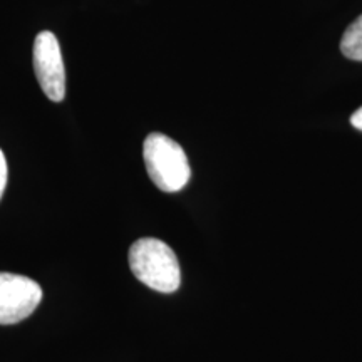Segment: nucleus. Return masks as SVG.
Here are the masks:
<instances>
[{
    "instance_id": "obj_1",
    "label": "nucleus",
    "mask_w": 362,
    "mask_h": 362,
    "mask_svg": "<svg viewBox=\"0 0 362 362\" xmlns=\"http://www.w3.org/2000/svg\"><path fill=\"white\" fill-rule=\"evenodd\" d=\"M129 267L139 282L161 293L180 288L181 270L175 252L158 238H139L129 248Z\"/></svg>"
},
{
    "instance_id": "obj_2",
    "label": "nucleus",
    "mask_w": 362,
    "mask_h": 362,
    "mask_svg": "<svg viewBox=\"0 0 362 362\" xmlns=\"http://www.w3.org/2000/svg\"><path fill=\"white\" fill-rule=\"evenodd\" d=\"M143 158L153 183L161 192L175 193L188 185L192 170L183 148L163 133H151L144 139Z\"/></svg>"
},
{
    "instance_id": "obj_3",
    "label": "nucleus",
    "mask_w": 362,
    "mask_h": 362,
    "mask_svg": "<svg viewBox=\"0 0 362 362\" xmlns=\"http://www.w3.org/2000/svg\"><path fill=\"white\" fill-rule=\"evenodd\" d=\"M34 71L44 94L54 103L66 98V67L61 45L51 30H42L34 40Z\"/></svg>"
},
{
    "instance_id": "obj_4",
    "label": "nucleus",
    "mask_w": 362,
    "mask_h": 362,
    "mask_svg": "<svg viewBox=\"0 0 362 362\" xmlns=\"http://www.w3.org/2000/svg\"><path fill=\"white\" fill-rule=\"evenodd\" d=\"M42 300V288L24 275L0 272V324L11 325L24 320Z\"/></svg>"
},
{
    "instance_id": "obj_5",
    "label": "nucleus",
    "mask_w": 362,
    "mask_h": 362,
    "mask_svg": "<svg viewBox=\"0 0 362 362\" xmlns=\"http://www.w3.org/2000/svg\"><path fill=\"white\" fill-rule=\"evenodd\" d=\"M341 52L351 61L362 62V16L357 17L344 33Z\"/></svg>"
},
{
    "instance_id": "obj_6",
    "label": "nucleus",
    "mask_w": 362,
    "mask_h": 362,
    "mask_svg": "<svg viewBox=\"0 0 362 362\" xmlns=\"http://www.w3.org/2000/svg\"><path fill=\"white\" fill-rule=\"evenodd\" d=\"M7 176H8L7 160H6V155H4V151H2V149H0V198H2L4 192H6Z\"/></svg>"
},
{
    "instance_id": "obj_7",
    "label": "nucleus",
    "mask_w": 362,
    "mask_h": 362,
    "mask_svg": "<svg viewBox=\"0 0 362 362\" xmlns=\"http://www.w3.org/2000/svg\"><path fill=\"white\" fill-rule=\"evenodd\" d=\"M351 124L354 126L356 129L362 131V107H359V110H357L354 115L351 116Z\"/></svg>"
}]
</instances>
